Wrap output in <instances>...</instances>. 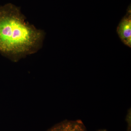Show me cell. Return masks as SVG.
Here are the masks:
<instances>
[{
    "instance_id": "4",
    "label": "cell",
    "mask_w": 131,
    "mask_h": 131,
    "mask_svg": "<svg viewBox=\"0 0 131 131\" xmlns=\"http://www.w3.org/2000/svg\"><path fill=\"white\" fill-rule=\"evenodd\" d=\"M97 131H107L106 129H101V130H99Z\"/></svg>"
},
{
    "instance_id": "3",
    "label": "cell",
    "mask_w": 131,
    "mask_h": 131,
    "mask_svg": "<svg viewBox=\"0 0 131 131\" xmlns=\"http://www.w3.org/2000/svg\"><path fill=\"white\" fill-rule=\"evenodd\" d=\"M47 131H87L81 121L66 120L52 127Z\"/></svg>"
},
{
    "instance_id": "1",
    "label": "cell",
    "mask_w": 131,
    "mask_h": 131,
    "mask_svg": "<svg viewBox=\"0 0 131 131\" xmlns=\"http://www.w3.org/2000/svg\"><path fill=\"white\" fill-rule=\"evenodd\" d=\"M45 36L26 21L19 7L12 3L0 7V52L13 62L38 51Z\"/></svg>"
},
{
    "instance_id": "2",
    "label": "cell",
    "mask_w": 131,
    "mask_h": 131,
    "mask_svg": "<svg viewBox=\"0 0 131 131\" xmlns=\"http://www.w3.org/2000/svg\"><path fill=\"white\" fill-rule=\"evenodd\" d=\"M117 31L124 43L131 47V9L129 7L126 14L120 22Z\"/></svg>"
}]
</instances>
